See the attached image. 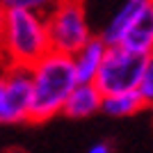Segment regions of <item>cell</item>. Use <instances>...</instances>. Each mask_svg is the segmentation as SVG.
Instances as JSON below:
<instances>
[{
  "mask_svg": "<svg viewBox=\"0 0 153 153\" xmlns=\"http://www.w3.org/2000/svg\"><path fill=\"white\" fill-rule=\"evenodd\" d=\"M32 78V112L30 121L41 123L62 114L64 103L80 80L69 53L48 51L46 55L30 64Z\"/></svg>",
  "mask_w": 153,
  "mask_h": 153,
  "instance_id": "1",
  "label": "cell"
},
{
  "mask_svg": "<svg viewBox=\"0 0 153 153\" xmlns=\"http://www.w3.org/2000/svg\"><path fill=\"white\" fill-rule=\"evenodd\" d=\"M51 51V34L46 14L30 9H7L0 57L7 64L30 66Z\"/></svg>",
  "mask_w": 153,
  "mask_h": 153,
  "instance_id": "2",
  "label": "cell"
},
{
  "mask_svg": "<svg viewBox=\"0 0 153 153\" xmlns=\"http://www.w3.org/2000/svg\"><path fill=\"white\" fill-rule=\"evenodd\" d=\"M46 23L51 34V48L69 55H73L96 34L85 0H57L46 12Z\"/></svg>",
  "mask_w": 153,
  "mask_h": 153,
  "instance_id": "3",
  "label": "cell"
},
{
  "mask_svg": "<svg viewBox=\"0 0 153 153\" xmlns=\"http://www.w3.org/2000/svg\"><path fill=\"white\" fill-rule=\"evenodd\" d=\"M144 71V55L128 51L126 46H108L103 64L96 73V87L105 94L137 89Z\"/></svg>",
  "mask_w": 153,
  "mask_h": 153,
  "instance_id": "4",
  "label": "cell"
},
{
  "mask_svg": "<svg viewBox=\"0 0 153 153\" xmlns=\"http://www.w3.org/2000/svg\"><path fill=\"white\" fill-rule=\"evenodd\" d=\"M32 112V78L30 66L9 64L0 78V123L30 121Z\"/></svg>",
  "mask_w": 153,
  "mask_h": 153,
  "instance_id": "5",
  "label": "cell"
},
{
  "mask_svg": "<svg viewBox=\"0 0 153 153\" xmlns=\"http://www.w3.org/2000/svg\"><path fill=\"white\" fill-rule=\"evenodd\" d=\"M144 2H146V0H121V2L108 14L105 23L101 25V30L96 32V34H98L108 46L121 44L123 34L128 32V27L133 25L135 16L140 14V9L144 7Z\"/></svg>",
  "mask_w": 153,
  "mask_h": 153,
  "instance_id": "6",
  "label": "cell"
},
{
  "mask_svg": "<svg viewBox=\"0 0 153 153\" xmlns=\"http://www.w3.org/2000/svg\"><path fill=\"white\" fill-rule=\"evenodd\" d=\"M117 46H126L128 51H135L140 55H149L153 51V0L144 2L140 14L135 16L133 25L123 34L121 44Z\"/></svg>",
  "mask_w": 153,
  "mask_h": 153,
  "instance_id": "7",
  "label": "cell"
},
{
  "mask_svg": "<svg viewBox=\"0 0 153 153\" xmlns=\"http://www.w3.org/2000/svg\"><path fill=\"white\" fill-rule=\"evenodd\" d=\"M101 108L103 91L96 87V82H78L64 103L62 114L71 117V119H87V117L101 112Z\"/></svg>",
  "mask_w": 153,
  "mask_h": 153,
  "instance_id": "8",
  "label": "cell"
},
{
  "mask_svg": "<svg viewBox=\"0 0 153 153\" xmlns=\"http://www.w3.org/2000/svg\"><path fill=\"white\" fill-rule=\"evenodd\" d=\"M105 53H108V44L98 34H94L87 44H82L71 55L73 66H76V76L80 82H94L96 80V73L101 69Z\"/></svg>",
  "mask_w": 153,
  "mask_h": 153,
  "instance_id": "9",
  "label": "cell"
},
{
  "mask_svg": "<svg viewBox=\"0 0 153 153\" xmlns=\"http://www.w3.org/2000/svg\"><path fill=\"white\" fill-rule=\"evenodd\" d=\"M149 108L146 98L142 96L140 89H128V91H114V94L103 96V108L101 112L110 117H133L140 110Z\"/></svg>",
  "mask_w": 153,
  "mask_h": 153,
  "instance_id": "10",
  "label": "cell"
},
{
  "mask_svg": "<svg viewBox=\"0 0 153 153\" xmlns=\"http://www.w3.org/2000/svg\"><path fill=\"white\" fill-rule=\"evenodd\" d=\"M137 89L142 91V96L146 98V103H153V51L149 55H144V71H142V80Z\"/></svg>",
  "mask_w": 153,
  "mask_h": 153,
  "instance_id": "11",
  "label": "cell"
},
{
  "mask_svg": "<svg viewBox=\"0 0 153 153\" xmlns=\"http://www.w3.org/2000/svg\"><path fill=\"white\" fill-rule=\"evenodd\" d=\"M7 9H30V12L46 14L57 0H0Z\"/></svg>",
  "mask_w": 153,
  "mask_h": 153,
  "instance_id": "12",
  "label": "cell"
},
{
  "mask_svg": "<svg viewBox=\"0 0 153 153\" xmlns=\"http://www.w3.org/2000/svg\"><path fill=\"white\" fill-rule=\"evenodd\" d=\"M87 153H112V146L105 144V142H96V144H91L87 149Z\"/></svg>",
  "mask_w": 153,
  "mask_h": 153,
  "instance_id": "13",
  "label": "cell"
},
{
  "mask_svg": "<svg viewBox=\"0 0 153 153\" xmlns=\"http://www.w3.org/2000/svg\"><path fill=\"white\" fill-rule=\"evenodd\" d=\"M5 14H7V7L0 2V41H2V27H5Z\"/></svg>",
  "mask_w": 153,
  "mask_h": 153,
  "instance_id": "14",
  "label": "cell"
},
{
  "mask_svg": "<svg viewBox=\"0 0 153 153\" xmlns=\"http://www.w3.org/2000/svg\"><path fill=\"white\" fill-rule=\"evenodd\" d=\"M7 66H9V64H7V62H5V59L0 57V78L5 76V71H7Z\"/></svg>",
  "mask_w": 153,
  "mask_h": 153,
  "instance_id": "15",
  "label": "cell"
},
{
  "mask_svg": "<svg viewBox=\"0 0 153 153\" xmlns=\"http://www.w3.org/2000/svg\"><path fill=\"white\" fill-rule=\"evenodd\" d=\"M7 153H25V151H21V149H12V151H7Z\"/></svg>",
  "mask_w": 153,
  "mask_h": 153,
  "instance_id": "16",
  "label": "cell"
},
{
  "mask_svg": "<svg viewBox=\"0 0 153 153\" xmlns=\"http://www.w3.org/2000/svg\"><path fill=\"white\" fill-rule=\"evenodd\" d=\"M149 108H151V114H153V103H151V105H149Z\"/></svg>",
  "mask_w": 153,
  "mask_h": 153,
  "instance_id": "17",
  "label": "cell"
},
{
  "mask_svg": "<svg viewBox=\"0 0 153 153\" xmlns=\"http://www.w3.org/2000/svg\"><path fill=\"white\" fill-rule=\"evenodd\" d=\"M85 2H87V0H85Z\"/></svg>",
  "mask_w": 153,
  "mask_h": 153,
  "instance_id": "18",
  "label": "cell"
}]
</instances>
